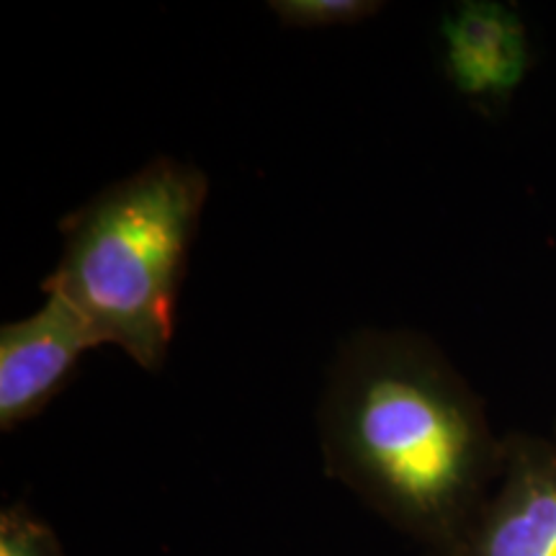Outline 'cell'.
Wrapping results in <instances>:
<instances>
[{
  "instance_id": "6da1fadb",
  "label": "cell",
  "mask_w": 556,
  "mask_h": 556,
  "mask_svg": "<svg viewBox=\"0 0 556 556\" xmlns=\"http://www.w3.org/2000/svg\"><path fill=\"white\" fill-rule=\"evenodd\" d=\"M319 441L338 482L435 556L482 505L505 456L469 381L413 330H361L340 345Z\"/></svg>"
},
{
  "instance_id": "7a4b0ae2",
  "label": "cell",
  "mask_w": 556,
  "mask_h": 556,
  "mask_svg": "<svg viewBox=\"0 0 556 556\" xmlns=\"http://www.w3.org/2000/svg\"><path fill=\"white\" fill-rule=\"evenodd\" d=\"M206 197L208 180L197 165L150 160L67 214L60 263L41 289L67 299L101 345L160 371Z\"/></svg>"
},
{
  "instance_id": "3957f363",
  "label": "cell",
  "mask_w": 556,
  "mask_h": 556,
  "mask_svg": "<svg viewBox=\"0 0 556 556\" xmlns=\"http://www.w3.org/2000/svg\"><path fill=\"white\" fill-rule=\"evenodd\" d=\"M441 556H556V441L505 438L495 484Z\"/></svg>"
},
{
  "instance_id": "277c9868",
  "label": "cell",
  "mask_w": 556,
  "mask_h": 556,
  "mask_svg": "<svg viewBox=\"0 0 556 556\" xmlns=\"http://www.w3.org/2000/svg\"><path fill=\"white\" fill-rule=\"evenodd\" d=\"M45 294L37 312L0 328V428L5 433L50 405L80 358L101 345L67 299L54 291Z\"/></svg>"
},
{
  "instance_id": "5b68a950",
  "label": "cell",
  "mask_w": 556,
  "mask_h": 556,
  "mask_svg": "<svg viewBox=\"0 0 556 556\" xmlns=\"http://www.w3.org/2000/svg\"><path fill=\"white\" fill-rule=\"evenodd\" d=\"M443 73L464 99L503 106L531 70V37L520 13L497 0H464L441 21Z\"/></svg>"
},
{
  "instance_id": "8992f818",
  "label": "cell",
  "mask_w": 556,
  "mask_h": 556,
  "mask_svg": "<svg viewBox=\"0 0 556 556\" xmlns=\"http://www.w3.org/2000/svg\"><path fill=\"white\" fill-rule=\"evenodd\" d=\"M268 9L291 29H330L366 21L384 9L379 0H274Z\"/></svg>"
},
{
  "instance_id": "52a82bcc",
  "label": "cell",
  "mask_w": 556,
  "mask_h": 556,
  "mask_svg": "<svg viewBox=\"0 0 556 556\" xmlns=\"http://www.w3.org/2000/svg\"><path fill=\"white\" fill-rule=\"evenodd\" d=\"M0 556H65L58 536L26 505L0 513Z\"/></svg>"
}]
</instances>
